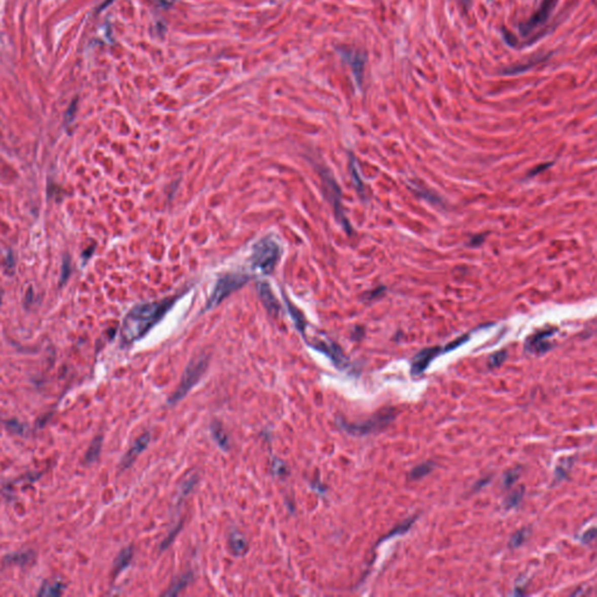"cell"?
I'll return each mask as SVG.
<instances>
[{
    "label": "cell",
    "mask_w": 597,
    "mask_h": 597,
    "mask_svg": "<svg viewBox=\"0 0 597 597\" xmlns=\"http://www.w3.org/2000/svg\"><path fill=\"white\" fill-rule=\"evenodd\" d=\"M101 442H103L101 436H98V438H96L95 440H93V442L91 443L90 448H89L87 455H85V462L92 463V462L96 461L97 458H98L99 454H100Z\"/></svg>",
    "instance_id": "ffe728a7"
},
{
    "label": "cell",
    "mask_w": 597,
    "mask_h": 597,
    "mask_svg": "<svg viewBox=\"0 0 597 597\" xmlns=\"http://www.w3.org/2000/svg\"><path fill=\"white\" fill-rule=\"evenodd\" d=\"M132 557H133V549H132V547L124 548L123 551L118 554V556H117V559L115 561V565H113V569H115L116 574H119L120 572H123L124 569L131 564Z\"/></svg>",
    "instance_id": "9a60e30c"
},
{
    "label": "cell",
    "mask_w": 597,
    "mask_h": 597,
    "mask_svg": "<svg viewBox=\"0 0 597 597\" xmlns=\"http://www.w3.org/2000/svg\"><path fill=\"white\" fill-rule=\"evenodd\" d=\"M313 348H315L316 350L321 351L325 355H327L328 357L330 358L331 361L335 363V365H337L338 368H343V366L345 365V362H346V358L344 357V355H343L342 350L338 348V346L335 344L333 342H329V341H318L314 344H311Z\"/></svg>",
    "instance_id": "30bf717a"
},
{
    "label": "cell",
    "mask_w": 597,
    "mask_h": 597,
    "mask_svg": "<svg viewBox=\"0 0 597 597\" xmlns=\"http://www.w3.org/2000/svg\"><path fill=\"white\" fill-rule=\"evenodd\" d=\"M62 584L60 583H54V584H47L44 588L41 589V591L39 592V595L40 596H58L62 594Z\"/></svg>",
    "instance_id": "cb8c5ba5"
},
{
    "label": "cell",
    "mask_w": 597,
    "mask_h": 597,
    "mask_svg": "<svg viewBox=\"0 0 597 597\" xmlns=\"http://www.w3.org/2000/svg\"><path fill=\"white\" fill-rule=\"evenodd\" d=\"M506 354L507 353H506L505 350L498 351V353L494 354L493 356L490 357V360H489V366H490V368H497V366L501 365L502 363L505 361Z\"/></svg>",
    "instance_id": "4316f807"
},
{
    "label": "cell",
    "mask_w": 597,
    "mask_h": 597,
    "mask_svg": "<svg viewBox=\"0 0 597 597\" xmlns=\"http://www.w3.org/2000/svg\"><path fill=\"white\" fill-rule=\"evenodd\" d=\"M519 473H520V468H516V469L513 470H510L507 471V473L504 475V477H503V484L505 485V487H510L511 485H513L514 483L519 477Z\"/></svg>",
    "instance_id": "484cf974"
},
{
    "label": "cell",
    "mask_w": 597,
    "mask_h": 597,
    "mask_svg": "<svg viewBox=\"0 0 597 597\" xmlns=\"http://www.w3.org/2000/svg\"><path fill=\"white\" fill-rule=\"evenodd\" d=\"M573 463H574V458H566L564 460H561L555 469L556 481H563L564 478L567 477L569 470L572 469Z\"/></svg>",
    "instance_id": "ac0fdd59"
},
{
    "label": "cell",
    "mask_w": 597,
    "mask_h": 597,
    "mask_svg": "<svg viewBox=\"0 0 597 597\" xmlns=\"http://www.w3.org/2000/svg\"><path fill=\"white\" fill-rule=\"evenodd\" d=\"M554 5H555V0H544L540 9L530 18V20L519 25V32H520V34L526 37V35H529L534 28H537L538 26L544 25V23L547 21L549 15H551Z\"/></svg>",
    "instance_id": "52a82bcc"
},
{
    "label": "cell",
    "mask_w": 597,
    "mask_h": 597,
    "mask_svg": "<svg viewBox=\"0 0 597 597\" xmlns=\"http://www.w3.org/2000/svg\"><path fill=\"white\" fill-rule=\"evenodd\" d=\"M461 2L463 3L464 6H469V4H470V0H461Z\"/></svg>",
    "instance_id": "e575fe53"
},
{
    "label": "cell",
    "mask_w": 597,
    "mask_h": 597,
    "mask_svg": "<svg viewBox=\"0 0 597 597\" xmlns=\"http://www.w3.org/2000/svg\"><path fill=\"white\" fill-rule=\"evenodd\" d=\"M524 493H525L524 487H518L517 490H514L513 493L505 499L504 506L506 507L507 510L514 509V507L519 506V504H520L521 501H522V497H524Z\"/></svg>",
    "instance_id": "44dd1931"
},
{
    "label": "cell",
    "mask_w": 597,
    "mask_h": 597,
    "mask_svg": "<svg viewBox=\"0 0 597 597\" xmlns=\"http://www.w3.org/2000/svg\"><path fill=\"white\" fill-rule=\"evenodd\" d=\"M249 279L250 278L247 274H240V273H232V274L224 275L218 279L212 296H210L209 301L206 303V309L220 304L225 298H228L230 294H232L238 288L243 287L249 282Z\"/></svg>",
    "instance_id": "5b68a950"
},
{
    "label": "cell",
    "mask_w": 597,
    "mask_h": 597,
    "mask_svg": "<svg viewBox=\"0 0 597 597\" xmlns=\"http://www.w3.org/2000/svg\"><path fill=\"white\" fill-rule=\"evenodd\" d=\"M436 464L434 462H424L419 464V466H416L414 469L411 471V474H409V477L412 479H420V478H424L425 476H427L428 474H431L433 470L435 469Z\"/></svg>",
    "instance_id": "e0dca14e"
},
{
    "label": "cell",
    "mask_w": 597,
    "mask_h": 597,
    "mask_svg": "<svg viewBox=\"0 0 597 597\" xmlns=\"http://www.w3.org/2000/svg\"><path fill=\"white\" fill-rule=\"evenodd\" d=\"M530 534V529L529 528H525V529H521L519 530L518 532H516L511 538L510 540V547L511 548H517L519 546H521L524 544V541L528 539Z\"/></svg>",
    "instance_id": "603a6c76"
},
{
    "label": "cell",
    "mask_w": 597,
    "mask_h": 597,
    "mask_svg": "<svg viewBox=\"0 0 597 597\" xmlns=\"http://www.w3.org/2000/svg\"><path fill=\"white\" fill-rule=\"evenodd\" d=\"M273 470H274L275 475H283L285 474V471H286V466H285V463L283 461L275 459L274 464H273Z\"/></svg>",
    "instance_id": "f546056e"
},
{
    "label": "cell",
    "mask_w": 597,
    "mask_h": 597,
    "mask_svg": "<svg viewBox=\"0 0 597 597\" xmlns=\"http://www.w3.org/2000/svg\"><path fill=\"white\" fill-rule=\"evenodd\" d=\"M208 365L209 355L200 354L197 355L196 357H194L193 360L189 362V364L187 365L185 371H183L180 384H179L175 392L168 399V404H177L188 395L190 390L200 381L202 376L206 371V369H208Z\"/></svg>",
    "instance_id": "7a4b0ae2"
},
{
    "label": "cell",
    "mask_w": 597,
    "mask_h": 597,
    "mask_svg": "<svg viewBox=\"0 0 597 597\" xmlns=\"http://www.w3.org/2000/svg\"><path fill=\"white\" fill-rule=\"evenodd\" d=\"M397 416L396 408L388 407L384 408L376 413L370 419L362 421V423H355L349 424L345 423L344 420L339 421V426H341L346 433L354 435V436H365L372 433L383 431L385 427H388Z\"/></svg>",
    "instance_id": "277c9868"
},
{
    "label": "cell",
    "mask_w": 597,
    "mask_h": 597,
    "mask_svg": "<svg viewBox=\"0 0 597 597\" xmlns=\"http://www.w3.org/2000/svg\"><path fill=\"white\" fill-rule=\"evenodd\" d=\"M76 105H77V99H75L73 101V104L70 105L68 111L65 112V120H67V123H70L74 118V112L76 111Z\"/></svg>",
    "instance_id": "1f68e13d"
},
{
    "label": "cell",
    "mask_w": 597,
    "mask_h": 597,
    "mask_svg": "<svg viewBox=\"0 0 597 597\" xmlns=\"http://www.w3.org/2000/svg\"><path fill=\"white\" fill-rule=\"evenodd\" d=\"M468 338H469V336H468V335H464V336L460 337L459 339H455V341L452 342V343H450L449 345H447L446 348H444V350H443V351H444V353H446V351H451V350L456 349V348H458V346H460V345H461V344H463L464 342H467V341H468Z\"/></svg>",
    "instance_id": "f1b7e54d"
},
{
    "label": "cell",
    "mask_w": 597,
    "mask_h": 597,
    "mask_svg": "<svg viewBox=\"0 0 597 597\" xmlns=\"http://www.w3.org/2000/svg\"><path fill=\"white\" fill-rule=\"evenodd\" d=\"M554 333H555V329H549L540 331V333L533 335V336L526 342V350L530 351V353L536 354H544L546 351H548L551 349V343L547 342V338L551 337Z\"/></svg>",
    "instance_id": "8fae6325"
},
{
    "label": "cell",
    "mask_w": 597,
    "mask_h": 597,
    "mask_svg": "<svg viewBox=\"0 0 597 597\" xmlns=\"http://www.w3.org/2000/svg\"><path fill=\"white\" fill-rule=\"evenodd\" d=\"M439 354H441V348H439V346H433V348H427V349L421 350L420 353L417 354L416 356L412 360V364H411L412 374L417 376V374H421L423 372L426 371V369L428 368L429 364H431V363L439 356Z\"/></svg>",
    "instance_id": "ba28073f"
},
{
    "label": "cell",
    "mask_w": 597,
    "mask_h": 597,
    "mask_svg": "<svg viewBox=\"0 0 597 597\" xmlns=\"http://www.w3.org/2000/svg\"><path fill=\"white\" fill-rule=\"evenodd\" d=\"M150 442H151L150 433H144L142 436H139V438L136 439L135 442L132 444L130 449H128V451L126 452V454H125V456L123 458L122 463H120L122 469H127V468H130L132 464L134 463L136 458H138V456L148 447Z\"/></svg>",
    "instance_id": "9c48e42d"
},
{
    "label": "cell",
    "mask_w": 597,
    "mask_h": 597,
    "mask_svg": "<svg viewBox=\"0 0 597 597\" xmlns=\"http://www.w3.org/2000/svg\"><path fill=\"white\" fill-rule=\"evenodd\" d=\"M210 431H212V435L214 440L216 441V443L220 446L222 449H229L230 447V442H229V436L226 434L224 427L222 426L221 423H217V421H214L212 424V426H210Z\"/></svg>",
    "instance_id": "5bb4252c"
},
{
    "label": "cell",
    "mask_w": 597,
    "mask_h": 597,
    "mask_svg": "<svg viewBox=\"0 0 597 597\" xmlns=\"http://www.w3.org/2000/svg\"><path fill=\"white\" fill-rule=\"evenodd\" d=\"M542 60H544L542 57H538V58H536V60L530 61L529 63H526V64H520V65H516V67L506 68L504 70H502L501 74H503V75H519V74L528 72L530 68H532L534 64H537L538 62H540Z\"/></svg>",
    "instance_id": "d6986e66"
},
{
    "label": "cell",
    "mask_w": 597,
    "mask_h": 597,
    "mask_svg": "<svg viewBox=\"0 0 597 597\" xmlns=\"http://www.w3.org/2000/svg\"><path fill=\"white\" fill-rule=\"evenodd\" d=\"M192 580H193V573L192 572L185 573V574L181 575L177 581H175V582L173 584H171L168 590L163 592V595H165V596H175V595H178L179 592H180L182 590V589H185L187 586H188L189 582Z\"/></svg>",
    "instance_id": "2e32d148"
},
{
    "label": "cell",
    "mask_w": 597,
    "mask_h": 597,
    "mask_svg": "<svg viewBox=\"0 0 597 597\" xmlns=\"http://www.w3.org/2000/svg\"><path fill=\"white\" fill-rule=\"evenodd\" d=\"M595 538H596V530L592 528L583 534L582 538H581V540H582L583 544H589V542L594 541Z\"/></svg>",
    "instance_id": "4dcf8cb0"
},
{
    "label": "cell",
    "mask_w": 597,
    "mask_h": 597,
    "mask_svg": "<svg viewBox=\"0 0 597 597\" xmlns=\"http://www.w3.org/2000/svg\"><path fill=\"white\" fill-rule=\"evenodd\" d=\"M229 545H230V548H231V551L233 552V554L237 556H241L244 555V554H247L248 549H249V544H248V540L247 538H245L243 534L237 532H232L230 534V539H229Z\"/></svg>",
    "instance_id": "4fadbf2b"
},
{
    "label": "cell",
    "mask_w": 597,
    "mask_h": 597,
    "mask_svg": "<svg viewBox=\"0 0 597 597\" xmlns=\"http://www.w3.org/2000/svg\"><path fill=\"white\" fill-rule=\"evenodd\" d=\"M490 481H491V477H490V476H489V477H486V478H485V477H484V478H482L481 481H478V482L476 483V484L474 485V490H476V491L481 490L482 487H484L485 485L489 484Z\"/></svg>",
    "instance_id": "d6a6232c"
},
{
    "label": "cell",
    "mask_w": 597,
    "mask_h": 597,
    "mask_svg": "<svg viewBox=\"0 0 597 597\" xmlns=\"http://www.w3.org/2000/svg\"><path fill=\"white\" fill-rule=\"evenodd\" d=\"M415 519H416V516H415V517H412V518H408L407 520H405L404 522H401V524H400V525H398L396 529H393V530L391 531V532H390V533L388 534V536L384 537V538H383V540H388V539H390V538H393V537L400 536V534H405L406 532H407V531H408L409 529L412 528L413 524H414Z\"/></svg>",
    "instance_id": "7402d4cb"
},
{
    "label": "cell",
    "mask_w": 597,
    "mask_h": 597,
    "mask_svg": "<svg viewBox=\"0 0 597 597\" xmlns=\"http://www.w3.org/2000/svg\"><path fill=\"white\" fill-rule=\"evenodd\" d=\"M258 291H259L260 298L264 302V306L266 307V309L270 311L271 314H274V315L278 314L279 310H280V304L278 301H276L274 295H273V292L271 291L268 284L260 283L259 286H258Z\"/></svg>",
    "instance_id": "7c38bea8"
},
{
    "label": "cell",
    "mask_w": 597,
    "mask_h": 597,
    "mask_svg": "<svg viewBox=\"0 0 597 597\" xmlns=\"http://www.w3.org/2000/svg\"><path fill=\"white\" fill-rule=\"evenodd\" d=\"M351 171H353L354 180L356 181V182H355V185H356V188L358 190V193H360L361 195H363V194H364V192H363V190H364V186H363V183L361 182V179L358 178V171L356 169V165H355L354 160H353V162H351Z\"/></svg>",
    "instance_id": "83f0119b"
},
{
    "label": "cell",
    "mask_w": 597,
    "mask_h": 597,
    "mask_svg": "<svg viewBox=\"0 0 597 597\" xmlns=\"http://www.w3.org/2000/svg\"><path fill=\"white\" fill-rule=\"evenodd\" d=\"M287 306H288V308H290V311H291L292 318L294 319L296 328H298V329L300 331H301V333H304V320L302 318V315L300 314V311L298 309H296L295 307L292 306V304L290 302H288Z\"/></svg>",
    "instance_id": "d4e9b609"
},
{
    "label": "cell",
    "mask_w": 597,
    "mask_h": 597,
    "mask_svg": "<svg viewBox=\"0 0 597 597\" xmlns=\"http://www.w3.org/2000/svg\"><path fill=\"white\" fill-rule=\"evenodd\" d=\"M338 53L343 60L350 65L354 79L358 87H361L366 63V55L360 50L351 48H338Z\"/></svg>",
    "instance_id": "8992f818"
},
{
    "label": "cell",
    "mask_w": 597,
    "mask_h": 597,
    "mask_svg": "<svg viewBox=\"0 0 597 597\" xmlns=\"http://www.w3.org/2000/svg\"><path fill=\"white\" fill-rule=\"evenodd\" d=\"M282 256V248L272 238H263L257 241L252 250V267L264 274H270L274 271L275 265Z\"/></svg>",
    "instance_id": "3957f363"
},
{
    "label": "cell",
    "mask_w": 597,
    "mask_h": 597,
    "mask_svg": "<svg viewBox=\"0 0 597 597\" xmlns=\"http://www.w3.org/2000/svg\"><path fill=\"white\" fill-rule=\"evenodd\" d=\"M177 298H167L160 301L139 303L125 316L122 326V339L124 343H133L143 338L152 328L161 321Z\"/></svg>",
    "instance_id": "6da1fadb"
},
{
    "label": "cell",
    "mask_w": 597,
    "mask_h": 597,
    "mask_svg": "<svg viewBox=\"0 0 597 597\" xmlns=\"http://www.w3.org/2000/svg\"><path fill=\"white\" fill-rule=\"evenodd\" d=\"M549 165H551V163H546V165H542V166H539V167H538V168H537V169H536V170H533V171H531V174H530V177H534V175H537V174H538V173H539V171H541V170H544V169H546V168H547V167H548V166H549Z\"/></svg>",
    "instance_id": "836d02e7"
}]
</instances>
